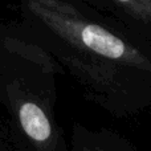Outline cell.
Returning <instances> with one entry per match:
<instances>
[{
  "mask_svg": "<svg viewBox=\"0 0 151 151\" xmlns=\"http://www.w3.org/2000/svg\"><path fill=\"white\" fill-rule=\"evenodd\" d=\"M23 1H33L40 5H44V7L57 9V8H60L61 5H63L64 0H23Z\"/></svg>",
  "mask_w": 151,
  "mask_h": 151,
  "instance_id": "obj_5",
  "label": "cell"
},
{
  "mask_svg": "<svg viewBox=\"0 0 151 151\" xmlns=\"http://www.w3.org/2000/svg\"><path fill=\"white\" fill-rule=\"evenodd\" d=\"M0 101L8 107L17 130L39 151L65 150L63 134L55 123L48 98L31 88L25 77L7 78L0 89Z\"/></svg>",
  "mask_w": 151,
  "mask_h": 151,
  "instance_id": "obj_2",
  "label": "cell"
},
{
  "mask_svg": "<svg viewBox=\"0 0 151 151\" xmlns=\"http://www.w3.org/2000/svg\"><path fill=\"white\" fill-rule=\"evenodd\" d=\"M35 32L82 86L85 96L115 117L151 107V42L82 0L57 9L23 1Z\"/></svg>",
  "mask_w": 151,
  "mask_h": 151,
  "instance_id": "obj_1",
  "label": "cell"
},
{
  "mask_svg": "<svg viewBox=\"0 0 151 151\" xmlns=\"http://www.w3.org/2000/svg\"><path fill=\"white\" fill-rule=\"evenodd\" d=\"M151 42V0H82Z\"/></svg>",
  "mask_w": 151,
  "mask_h": 151,
  "instance_id": "obj_3",
  "label": "cell"
},
{
  "mask_svg": "<svg viewBox=\"0 0 151 151\" xmlns=\"http://www.w3.org/2000/svg\"><path fill=\"white\" fill-rule=\"evenodd\" d=\"M135 149L130 142L110 130L91 131L76 123L72 134V150L74 151H125Z\"/></svg>",
  "mask_w": 151,
  "mask_h": 151,
  "instance_id": "obj_4",
  "label": "cell"
},
{
  "mask_svg": "<svg viewBox=\"0 0 151 151\" xmlns=\"http://www.w3.org/2000/svg\"><path fill=\"white\" fill-rule=\"evenodd\" d=\"M0 149H1V147H0Z\"/></svg>",
  "mask_w": 151,
  "mask_h": 151,
  "instance_id": "obj_6",
  "label": "cell"
}]
</instances>
